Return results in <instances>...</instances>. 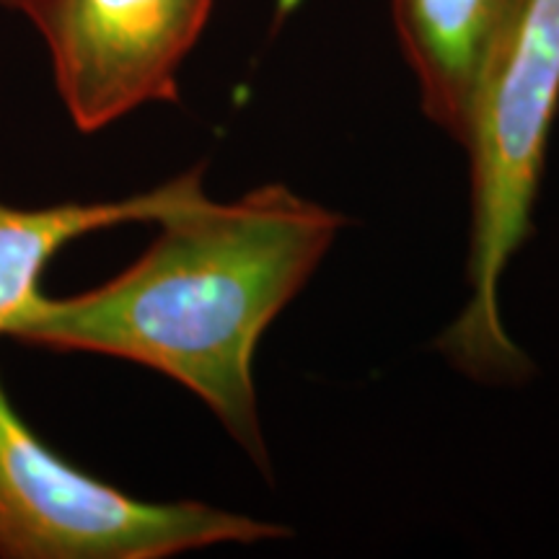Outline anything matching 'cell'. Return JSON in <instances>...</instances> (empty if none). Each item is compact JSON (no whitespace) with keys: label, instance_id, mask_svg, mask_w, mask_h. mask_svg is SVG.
<instances>
[{"label":"cell","instance_id":"obj_5","mask_svg":"<svg viewBox=\"0 0 559 559\" xmlns=\"http://www.w3.org/2000/svg\"><path fill=\"white\" fill-rule=\"evenodd\" d=\"M202 192V169H192L124 200L45 207H16L0 200V337H9L16 319L41 296V275L68 243L124 223H158Z\"/></svg>","mask_w":559,"mask_h":559},{"label":"cell","instance_id":"obj_1","mask_svg":"<svg viewBox=\"0 0 559 559\" xmlns=\"http://www.w3.org/2000/svg\"><path fill=\"white\" fill-rule=\"evenodd\" d=\"M342 226L345 215L275 181L228 202L202 192L158 221L156 239L120 275L68 298L41 293L9 337L156 370L192 391L270 472L257 347Z\"/></svg>","mask_w":559,"mask_h":559},{"label":"cell","instance_id":"obj_6","mask_svg":"<svg viewBox=\"0 0 559 559\" xmlns=\"http://www.w3.org/2000/svg\"><path fill=\"white\" fill-rule=\"evenodd\" d=\"M515 0H391L428 120L464 140L479 73Z\"/></svg>","mask_w":559,"mask_h":559},{"label":"cell","instance_id":"obj_4","mask_svg":"<svg viewBox=\"0 0 559 559\" xmlns=\"http://www.w3.org/2000/svg\"><path fill=\"white\" fill-rule=\"evenodd\" d=\"M213 0H29L70 122L99 132L140 107L179 99V68Z\"/></svg>","mask_w":559,"mask_h":559},{"label":"cell","instance_id":"obj_3","mask_svg":"<svg viewBox=\"0 0 559 559\" xmlns=\"http://www.w3.org/2000/svg\"><path fill=\"white\" fill-rule=\"evenodd\" d=\"M290 536L207 502H151L58 456L0 381V559H166Z\"/></svg>","mask_w":559,"mask_h":559},{"label":"cell","instance_id":"obj_2","mask_svg":"<svg viewBox=\"0 0 559 559\" xmlns=\"http://www.w3.org/2000/svg\"><path fill=\"white\" fill-rule=\"evenodd\" d=\"M559 109V0H515L481 68L461 145L472 164L469 300L440 353L485 383H519L526 353L500 313V280L534 228V202Z\"/></svg>","mask_w":559,"mask_h":559},{"label":"cell","instance_id":"obj_7","mask_svg":"<svg viewBox=\"0 0 559 559\" xmlns=\"http://www.w3.org/2000/svg\"><path fill=\"white\" fill-rule=\"evenodd\" d=\"M29 3V0H0V9L5 11H24V5Z\"/></svg>","mask_w":559,"mask_h":559}]
</instances>
